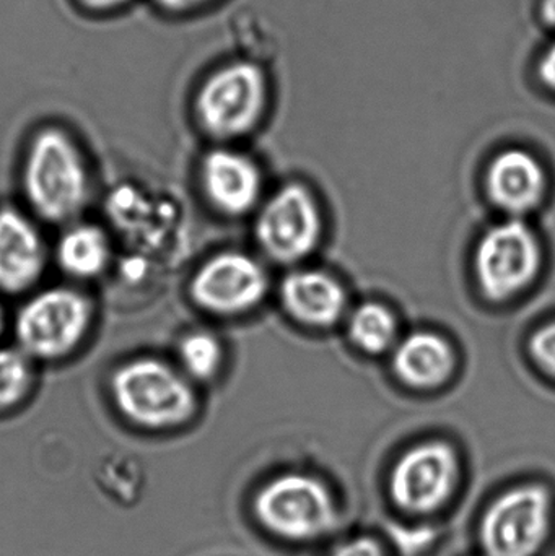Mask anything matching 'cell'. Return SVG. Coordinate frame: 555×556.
Instances as JSON below:
<instances>
[{
  "instance_id": "obj_1",
  "label": "cell",
  "mask_w": 555,
  "mask_h": 556,
  "mask_svg": "<svg viewBox=\"0 0 555 556\" xmlns=\"http://www.w3.org/2000/svg\"><path fill=\"white\" fill-rule=\"evenodd\" d=\"M23 191L33 211L51 224H64L84 211L90 194L88 169L64 130L49 127L33 139L23 168Z\"/></svg>"
},
{
  "instance_id": "obj_2",
  "label": "cell",
  "mask_w": 555,
  "mask_h": 556,
  "mask_svg": "<svg viewBox=\"0 0 555 556\" xmlns=\"http://www.w3.org/2000/svg\"><path fill=\"white\" fill-rule=\"evenodd\" d=\"M111 395L126 420L149 430L179 427L198 410L188 376L150 356L119 366L111 378Z\"/></svg>"
},
{
  "instance_id": "obj_3",
  "label": "cell",
  "mask_w": 555,
  "mask_h": 556,
  "mask_svg": "<svg viewBox=\"0 0 555 556\" xmlns=\"http://www.w3.org/2000/svg\"><path fill=\"white\" fill-rule=\"evenodd\" d=\"M269 85L256 62L241 59L222 65L209 75L195 100L202 129L222 140L247 136L266 113Z\"/></svg>"
},
{
  "instance_id": "obj_4",
  "label": "cell",
  "mask_w": 555,
  "mask_h": 556,
  "mask_svg": "<svg viewBox=\"0 0 555 556\" xmlns=\"http://www.w3.org/2000/svg\"><path fill=\"white\" fill-rule=\"evenodd\" d=\"M254 511L267 531L293 542L325 538L339 522L331 492L318 479L303 473L270 480L257 493Z\"/></svg>"
},
{
  "instance_id": "obj_5",
  "label": "cell",
  "mask_w": 555,
  "mask_h": 556,
  "mask_svg": "<svg viewBox=\"0 0 555 556\" xmlns=\"http://www.w3.org/2000/svg\"><path fill=\"white\" fill-rule=\"evenodd\" d=\"M91 324V303L72 288L35 294L16 314L18 349L29 358L59 359L77 349Z\"/></svg>"
},
{
  "instance_id": "obj_6",
  "label": "cell",
  "mask_w": 555,
  "mask_h": 556,
  "mask_svg": "<svg viewBox=\"0 0 555 556\" xmlns=\"http://www.w3.org/2000/svg\"><path fill=\"white\" fill-rule=\"evenodd\" d=\"M553 526V498L543 485H524L499 496L481 521L485 556H534Z\"/></svg>"
},
{
  "instance_id": "obj_7",
  "label": "cell",
  "mask_w": 555,
  "mask_h": 556,
  "mask_svg": "<svg viewBox=\"0 0 555 556\" xmlns=\"http://www.w3.org/2000/svg\"><path fill=\"white\" fill-rule=\"evenodd\" d=\"M458 482V457L449 444L426 443L407 451L390 479L394 505L407 515H432L446 505Z\"/></svg>"
},
{
  "instance_id": "obj_8",
  "label": "cell",
  "mask_w": 555,
  "mask_h": 556,
  "mask_svg": "<svg viewBox=\"0 0 555 556\" xmlns=\"http://www.w3.org/2000/svg\"><path fill=\"white\" fill-rule=\"evenodd\" d=\"M540 244L524 222L510 220L491 228L479 243L476 273L491 300L520 293L540 269Z\"/></svg>"
},
{
  "instance_id": "obj_9",
  "label": "cell",
  "mask_w": 555,
  "mask_h": 556,
  "mask_svg": "<svg viewBox=\"0 0 555 556\" xmlns=\"http://www.w3.org/2000/svg\"><path fill=\"white\" fill-rule=\"evenodd\" d=\"M263 250L280 263H295L315 250L321 235L318 205L302 186L280 189L261 212L256 225Z\"/></svg>"
},
{
  "instance_id": "obj_10",
  "label": "cell",
  "mask_w": 555,
  "mask_h": 556,
  "mask_svg": "<svg viewBox=\"0 0 555 556\" xmlns=\"http://www.w3.org/2000/svg\"><path fill=\"white\" fill-rule=\"evenodd\" d=\"M263 267L243 253L211 257L192 277L191 298L209 313L231 316L256 306L266 293Z\"/></svg>"
},
{
  "instance_id": "obj_11",
  "label": "cell",
  "mask_w": 555,
  "mask_h": 556,
  "mask_svg": "<svg viewBox=\"0 0 555 556\" xmlns=\"http://www.w3.org/2000/svg\"><path fill=\"white\" fill-rule=\"evenodd\" d=\"M201 175L205 195L224 214H247L260 199V169L243 153L214 150L202 162Z\"/></svg>"
},
{
  "instance_id": "obj_12",
  "label": "cell",
  "mask_w": 555,
  "mask_h": 556,
  "mask_svg": "<svg viewBox=\"0 0 555 556\" xmlns=\"http://www.w3.org/2000/svg\"><path fill=\"white\" fill-rule=\"evenodd\" d=\"M46 251L35 225L15 208H0V290L22 293L41 277Z\"/></svg>"
},
{
  "instance_id": "obj_13",
  "label": "cell",
  "mask_w": 555,
  "mask_h": 556,
  "mask_svg": "<svg viewBox=\"0 0 555 556\" xmlns=\"http://www.w3.org/2000/svg\"><path fill=\"white\" fill-rule=\"evenodd\" d=\"M488 189L499 207L510 214H527L543 201L546 175L531 153L505 150L489 166Z\"/></svg>"
},
{
  "instance_id": "obj_14",
  "label": "cell",
  "mask_w": 555,
  "mask_h": 556,
  "mask_svg": "<svg viewBox=\"0 0 555 556\" xmlns=\"http://www.w3.org/2000/svg\"><path fill=\"white\" fill-rule=\"evenodd\" d=\"M280 298L286 309L308 326H332L345 309L341 285L318 270H297L283 278Z\"/></svg>"
},
{
  "instance_id": "obj_15",
  "label": "cell",
  "mask_w": 555,
  "mask_h": 556,
  "mask_svg": "<svg viewBox=\"0 0 555 556\" xmlns=\"http://www.w3.org/2000/svg\"><path fill=\"white\" fill-rule=\"evenodd\" d=\"M393 366L401 381L414 388H436L455 368V353L442 337L433 332H416L398 343Z\"/></svg>"
},
{
  "instance_id": "obj_16",
  "label": "cell",
  "mask_w": 555,
  "mask_h": 556,
  "mask_svg": "<svg viewBox=\"0 0 555 556\" xmlns=\"http://www.w3.org/2000/svg\"><path fill=\"white\" fill-rule=\"evenodd\" d=\"M59 267L68 276L93 278L110 261L106 235L94 225H77L62 235L55 250Z\"/></svg>"
},
{
  "instance_id": "obj_17",
  "label": "cell",
  "mask_w": 555,
  "mask_h": 556,
  "mask_svg": "<svg viewBox=\"0 0 555 556\" xmlns=\"http://www.w3.org/2000/svg\"><path fill=\"white\" fill-rule=\"evenodd\" d=\"M352 342L367 353H381L396 339V320L383 304L365 303L358 306L349 320Z\"/></svg>"
},
{
  "instance_id": "obj_18",
  "label": "cell",
  "mask_w": 555,
  "mask_h": 556,
  "mask_svg": "<svg viewBox=\"0 0 555 556\" xmlns=\"http://www.w3.org/2000/svg\"><path fill=\"white\" fill-rule=\"evenodd\" d=\"M178 355L182 371L195 381L214 378L224 359L220 342L204 330L188 333L179 343Z\"/></svg>"
},
{
  "instance_id": "obj_19",
  "label": "cell",
  "mask_w": 555,
  "mask_h": 556,
  "mask_svg": "<svg viewBox=\"0 0 555 556\" xmlns=\"http://www.w3.org/2000/svg\"><path fill=\"white\" fill-rule=\"evenodd\" d=\"M31 382V358L20 349H0V412L16 407Z\"/></svg>"
},
{
  "instance_id": "obj_20",
  "label": "cell",
  "mask_w": 555,
  "mask_h": 556,
  "mask_svg": "<svg viewBox=\"0 0 555 556\" xmlns=\"http://www.w3.org/2000/svg\"><path fill=\"white\" fill-rule=\"evenodd\" d=\"M530 349L538 365L544 371L555 376V320L534 333Z\"/></svg>"
},
{
  "instance_id": "obj_21",
  "label": "cell",
  "mask_w": 555,
  "mask_h": 556,
  "mask_svg": "<svg viewBox=\"0 0 555 556\" xmlns=\"http://www.w3.org/2000/svg\"><path fill=\"white\" fill-rule=\"evenodd\" d=\"M331 556H384L380 545L371 539H355L336 548Z\"/></svg>"
},
{
  "instance_id": "obj_22",
  "label": "cell",
  "mask_w": 555,
  "mask_h": 556,
  "mask_svg": "<svg viewBox=\"0 0 555 556\" xmlns=\"http://www.w3.org/2000/svg\"><path fill=\"white\" fill-rule=\"evenodd\" d=\"M538 77L547 88L555 91V42L538 62Z\"/></svg>"
},
{
  "instance_id": "obj_23",
  "label": "cell",
  "mask_w": 555,
  "mask_h": 556,
  "mask_svg": "<svg viewBox=\"0 0 555 556\" xmlns=\"http://www.w3.org/2000/svg\"><path fill=\"white\" fill-rule=\"evenodd\" d=\"M212 2V0H156L159 5L165 7L168 10H191L195 7L205 5V3Z\"/></svg>"
},
{
  "instance_id": "obj_24",
  "label": "cell",
  "mask_w": 555,
  "mask_h": 556,
  "mask_svg": "<svg viewBox=\"0 0 555 556\" xmlns=\"http://www.w3.org/2000/svg\"><path fill=\"white\" fill-rule=\"evenodd\" d=\"M541 20L555 28V0H543L540 7Z\"/></svg>"
},
{
  "instance_id": "obj_25",
  "label": "cell",
  "mask_w": 555,
  "mask_h": 556,
  "mask_svg": "<svg viewBox=\"0 0 555 556\" xmlns=\"http://www.w3.org/2000/svg\"><path fill=\"white\" fill-rule=\"evenodd\" d=\"M84 2L87 3L88 7H91V9L106 10L124 5V3L129 2V0H84Z\"/></svg>"
},
{
  "instance_id": "obj_26",
  "label": "cell",
  "mask_w": 555,
  "mask_h": 556,
  "mask_svg": "<svg viewBox=\"0 0 555 556\" xmlns=\"http://www.w3.org/2000/svg\"><path fill=\"white\" fill-rule=\"evenodd\" d=\"M3 330V313L2 307H0V333H2Z\"/></svg>"
}]
</instances>
